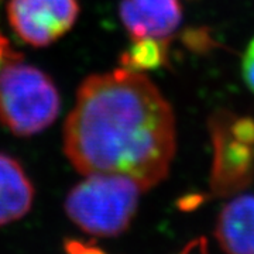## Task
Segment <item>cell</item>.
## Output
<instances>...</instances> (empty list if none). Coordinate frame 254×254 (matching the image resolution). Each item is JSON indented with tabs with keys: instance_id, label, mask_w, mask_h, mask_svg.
<instances>
[{
	"instance_id": "5bb4252c",
	"label": "cell",
	"mask_w": 254,
	"mask_h": 254,
	"mask_svg": "<svg viewBox=\"0 0 254 254\" xmlns=\"http://www.w3.org/2000/svg\"><path fill=\"white\" fill-rule=\"evenodd\" d=\"M202 203V196L200 195H188L185 198H182L180 202H178V206L182 209V210H192L196 206H199Z\"/></svg>"
},
{
	"instance_id": "277c9868",
	"label": "cell",
	"mask_w": 254,
	"mask_h": 254,
	"mask_svg": "<svg viewBox=\"0 0 254 254\" xmlns=\"http://www.w3.org/2000/svg\"><path fill=\"white\" fill-rule=\"evenodd\" d=\"M76 0H9L7 18L20 40L36 48L51 46L73 27Z\"/></svg>"
},
{
	"instance_id": "7a4b0ae2",
	"label": "cell",
	"mask_w": 254,
	"mask_h": 254,
	"mask_svg": "<svg viewBox=\"0 0 254 254\" xmlns=\"http://www.w3.org/2000/svg\"><path fill=\"white\" fill-rule=\"evenodd\" d=\"M141 192L143 188L125 175H85L68 192L64 209L82 232L96 237H116L131 225Z\"/></svg>"
},
{
	"instance_id": "7c38bea8",
	"label": "cell",
	"mask_w": 254,
	"mask_h": 254,
	"mask_svg": "<svg viewBox=\"0 0 254 254\" xmlns=\"http://www.w3.org/2000/svg\"><path fill=\"white\" fill-rule=\"evenodd\" d=\"M23 54L17 53L16 50H13V47L10 44L9 38L4 36L0 30V71L4 65H7L9 63L21 60Z\"/></svg>"
},
{
	"instance_id": "4fadbf2b",
	"label": "cell",
	"mask_w": 254,
	"mask_h": 254,
	"mask_svg": "<svg viewBox=\"0 0 254 254\" xmlns=\"http://www.w3.org/2000/svg\"><path fill=\"white\" fill-rule=\"evenodd\" d=\"M181 254H209L206 240L203 237L195 239L193 242H190V245L182 250Z\"/></svg>"
},
{
	"instance_id": "30bf717a",
	"label": "cell",
	"mask_w": 254,
	"mask_h": 254,
	"mask_svg": "<svg viewBox=\"0 0 254 254\" xmlns=\"http://www.w3.org/2000/svg\"><path fill=\"white\" fill-rule=\"evenodd\" d=\"M64 252L65 254H108L99 246L75 239H66L64 242Z\"/></svg>"
},
{
	"instance_id": "3957f363",
	"label": "cell",
	"mask_w": 254,
	"mask_h": 254,
	"mask_svg": "<svg viewBox=\"0 0 254 254\" xmlns=\"http://www.w3.org/2000/svg\"><path fill=\"white\" fill-rule=\"evenodd\" d=\"M61 99L54 81L23 58L0 71V125L18 137L44 131L60 115Z\"/></svg>"
},
{
	"instance_id": "9a60e30c",
	"label": "cell",
	"mask_w": 254,
	"mask_h": 254,
	"mask_svg": "<svg viewBox=\"0 0 254 254\" xmlns=\"http://www.w3.org/2000/svg\"><path fill=\"white\" fill-rule=\"evenodd\" d=\"M253 41H254V38H253Z\"/></svg>"
},
{
	"instance_id": "8fae6325",
	"label": "cell",
	"mask_w": 254,
	"mask_h": 254,
	"mask_svg": "<svg viewBox=\"0 0 254 254\" xmlns=\"http://www.w3.org/2000/svg\"><path fill=\"white\" fill-rule=\"evenodd\" d=\"M242 68H243L242 71H243V79H245L246 85L254 93V41H252L250 46L246 50Z\"/></svg>"
},
{
	"instance_id": "ba28073f",
	"label": "cell",
	"mask_w": 254,
	"mask_h": 254,
	"mask_svg": "<svg viewBox=\"0 0 254 254\" xmlns=\"http://www.w3.org/2000/svg\"><path fill=\"white\" fill-rule=\"evenodd\" d=\"M34 185L23 165L0 153V227L24 218L34 202Z\"/></svg>"
},
{
	"instance_id": "52a82bcc",
	"label": "cell",
	"mask_w": 254,
	"mask_h": 254,
	"mask_svg": "<svg viewBox=\"0 0 254 254\" xmlns=\"http://www.w3.org/2000/svg\"><path fill=\"white\" fill-rule=\"evenodd\" d=\"M215 239L225 254H254V195L227 202L215 225Z\"/></svg>"
},
{
	"instance_id": "5b68a950",
	"label": "cell",
	"mask_w": 254,
	"mask_h": 254,
	"mask_svg": "<svg viewBox=\"0 0 254 254\" xmlns=\"http://www.w3.org/2000/svg\"><path fill=\"white\" fill-rule=\"evenodd\" d=\"M229 115L222 112L210 120L215 145L210 190L222 198L242 192L254 178V145L246 144L230 133Z\"/></svg>"
},
{
	"instance_id": "9c48e42d",
	"label": "cell",
	"mask_w": 254,
	"mask_h": 254,
	"mask_svg": "<svg viewBox=\"0 0 254 254\" xmlns=\"http://www.w3.org/2000/svg\"><path fill=\"white\" fill-rule=\"evenodd\" d=\"M167 48V43L154 38L133 40L131 46L120 57V64L123 68L138 72L147 69H157L165 64Z\"/></svg>"
},
{
	"instance_id": "8992f818",
	"label": "cell",
	"mask_w": 254,
	"mask_h": 254,
	"mask_svg": "<svg viewBox=\"0 0 254 254\" xmlns=\"http://www.w3.org/2000/svg\"><path fill=\"white\" fill-rule=\"evenodd\" d=\"M119 17L131 40L154 38L170 44L181 26L180 0H122Z\"/></svg>"
},
{
	"instance_id": "6da1fadb",
	"label": "cell",
	"mask_w": 254,
	"mask_h": 254,
	"mask_svg": "<svg viewBox=\"0 0 254 254\" xmlns=\"http://www.w3.org/2000/svg\"><path fill=\"white\" fill-rule=\"evenodd\" d=\"M175 145L171 105L123 66L85 78L64 125V153L78 173L125 175L144 192L168 177Z\"/></svg>"
}]
</instances>
